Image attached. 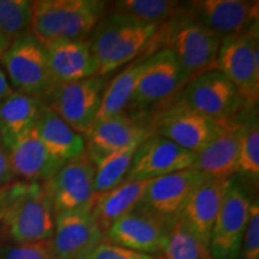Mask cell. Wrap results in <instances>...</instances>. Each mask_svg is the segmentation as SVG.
<instances>
[{"mask_svg": "<svg viewBox=\"0 0 259 259\" xmlns=\"http://www.w3.org/2000/svg\"><path fill=\"white\" fill-rule=\"evenodd\" d=\"M160 259H161V258H160Z\"/></svg>", "mask_w": 259, "mask_h": 259, "instance_id": "b9f144b4", "label": "cell"}, {"mask_svg": "<svg viewBox=\"0 0 259 259\" xmlns=\"http://www.w3.org/2000/svg\"><path fill=\"white\" fill-rule=\"evenodd\" d=\"M8 153L14 177L23 178L24 181L46 183L63 166L48 154L36 126L19 137Z\"/></svg>", "mask_w": 259, "mask_h": 259, "instance_id": "44dd1931", "label": "cell"}, {"mask_svg": "<svg viewBox=\"0 0 259 259\" xmlns=\"http://www.w3.org/2000/svg\"><path fill=\"white\" fill-rule=\"evenodd\" d=\"M205 259H212V258H211V257H210V255H209V257H206Z\"/></svg>", "mask_w": 259, "mask_h": 259, "instance_id": "ab89813d", "label": "cell"}, {"mask_svg": "<svg viewBox=\"0 0 259 259\" xmlns=\"http://www.w3.org/2000/svg\"><path fill=\"white\" fill-rule=\"evenodd\" d=\"M245 111V109H244ZM244 111L225 122L221 132L196 154L193 167L206 178L228 180L238 171L239 142Z\"/></svg>", "mask_w": 259, "mask_h": 259, "instance_id": "d6986e66", "label": "cell"}, {"mask_svg": "<svg viewBox=\"0 0 259 259\" xmlns=\"http://www.w3.org/2000/svg\"><path fill=\"white\" fill-rule=\"evenodd\" d=\"M0 144H2V141H0Z\"/></svg>", "mask_w": 259, "mask_h": 259, "instance_id": "60d3db41", "label": "cell"}, {"mask_svg": "<svg viewBox=\"0 0 259 259\" xmlns=\"http://www.w3.org/2000/svg\"><path fill=\"white\" fill-rule=\"evenodd\" d=\"M37 134L48 154L64 164L85 151V138L44 105L36 122Z\"/></svg>", "mask_w": 259, "mask_h": 259, "instance_id": "cb8c5ba5", "label": "cell"}, {"mask_svg": "<svg viewBox=\"0 0 259 259\" xmlns=\"http://www.w3.org/2000/svg\"><path fill=\"white\" fill-rule=\"evenodd\" d=\"M170 221L160 218L141 203L107 229L109 242L141 254L162 253Z\"/></svg>", "mask_w": 259, "mask_h": 259, "instance_id": "4fadbf2b", "label": "cell"}, {"mask_svg": "<svg viewBox=\"0 0 259 259\" xmlns=\"http://www.w3.org/2000/svg\"><path fill=\"white\" fill-rule=\"evenodd\" d=\"M106 88L107 80L101 76L56 83L42 102L74 131L84 136L96 120Z\"/></svg>", "mask_w": 259, "mask_h": 259, "instance_id": "ba28073f", "label": "cell"}, {"mask_svg": "<svg viewBox=\"0 0 259 259\" xmlns=\"http://www.w3.org/2000/svg\"><path fill=\"white\" fill-rule=\"evenodd\" d=\"M187 8L197 21L221 38L239 35L258 24L259 3L247 0H196Z\"/></svg>", "mask_w": 259, "mask_h": 259, "instance_id": "2e32d148", "label": "cell"}, {"mask_svg": "<svg viewBox=\"0 0 259 259\" xmlns=\"http://www.w3.org/2000/svg\"><path fill=\"white\" fill-rule=\"evenodd\" d=\"M196 155L173 142L151 135L136 150L126 179L153 180L176 171L192 168Z\"/></svg>", "mask_w": 259, "mask_h": 259, "instance_id": "9a60e30c", "label": "cell"}, {"mask_svg": "<svg viewBox=\"0 0 259 259\" xmlns=\"http://www.w3.org/2000/svg\"><path fill=\"white\" fill-rule=\"evenodd\" d=\"M56 83L76 82L97 76V64L87 40L59 41L45 47Z\"/></svg>", "mask_w": 259, "mask_h": 259, "instance_id": "7402d4cb", "label": "cell"}, {"mask_svg": "<svg viewBox=\"0 0 259 259\" xmlns=\"http://www.w3.org/2000/svg\"><path fill=\"white\" fill-rule=\"evenodd\" d=\"M3 223L16 244L50 240L56 226V212L44 184L12 181Z\"/></svg>", "mask_w": 259, "mask_h": 259, "instance_id": "277c9868", "label": "cell"}, {"mask_svg": "<svg viewBox=\"0 0 259 259\" xmlns=\"http://www.w3.org/2000/svg\"><path fill=\"white\" fill-rule=\"evenodd\" d=\"M209 250L191 231L183 219L171 223L161 259H205Z\"/></svg>", "mask_w": 259, "mask_h": 259, "instance_id": "f1b7e54d", "label": "cell"}, {"mask_svg": "<svg viewBox=\"0 0 259 259\" xmlns=\"http://www.w3.org/2000/svg\"><path fill=\"white\" fill-rule=\"evenodd\" d=\"M255 24L247 31L222 38L218 71L234 84L248 106L259 99V30Z\"/></svg>", "mask_w": 259, "mask_h": 259, "instance_id": "9c48e42d", "label": "cell"}, {"mask_svg": "<svg viewBox=\"0 0 259 259\" xmlns=\"http://www.w3.org/2000/svg\"><path fill=\"white\" fill-rule=\"evenodd\" d=\"M258 181L259 177V121L254 106L244 111L239 142L238 171Z\"/></svg>", "mask_w": 259, "mask_h": 259, "instance_id": "83f0119b", "label": "cell"}, {"mask_svg": "<svg viewBox=\"0 0 259 259\" xmlns=\"http://www.w3.org/2000/svg\"><path fill=\"white\" fill-rule=\"evenodd\" d=\"M187 83L189 78L173 52L157 51L149 58L127 108L136 113L158 109L176 99Z\"/></svg>", "mask_w": 259, "mask_h": 259, "instance_id": "52a82bcc", "label": "cell"}, {"mask_svg": "<svg viewBox=\"0 0 259 259\" xmlns=\"http://www.w3.org/2000/svg\"><path fill=\"white\" fill-rule=\"evenodd\" d=\"M228 180L205 178L191 193L180 218L209 250L210 235L221 208Z\"/></svg>", "mask_w": 259, "mask_h": 259, "instance_id": "ffe728a7", "label": "cell"}, {"mask_svg": "<svg viewBox=\"0 0 259 259\" xmlns=\"http://www.w3.org/2000/svg\"><path fill=\"white\" fill-rule=\"evenodd\" d=\"M107 12L108 3L101 0H37L32 2L30 32L45 47L87 40Z\"/></svg>", "mask_w": 259, "mask_h": 259, "instance_id": "3957f363", "label": "cell"}, {"mask_svg": "<svg viewBox=\"0 0 259 259\" xmlns=\"http://www.w3.org/2000/svg\"><path fill=\"white\" fill-rule=\"evenodd\" d=\"M202 171L189 168L149 181L141 204L167 221L180 218L194 189L205 179Z\"/></svg>", "mask_w": 259, "mask_h": 259, "instance_id": "e0dca14e", "label": "cell"}, {"mask_svg": "<svg viewBox=\"0 0 259 259\" xmlns=\"http://www.w3.org/2000/svg\"><path fill=\"white\" fill-rule=\"evenodd\" d=\"M32 2L0 0V32L9 44L30 31Z\"/></svg>", "mask_w": 259, "mask_h": 259, "instance_id": "4dcf8cb0", "label": "cell"}, {"mask_svg": "<svg viewBox=\"0 0 259 259\" xmlns=\"http://www.w3.org/2000/svg\"><path fill=\"white\" fill-rule=\"evenodd\" d=\"M223 125L189 108L177 96L154 113L148 130L196 155L221 132Z\"/></svg>", "mask_w": 259, "mask_h": 259, "instance_id": "8992f818", "label": "cell"}, {"mask_svg": "<svg viewBox=\"0 0 259 259\" xmlns=\"http://www.w3.org/2000/svg\"><path fill=\"white\" fill-rule=\"evenodd\" d=\"M239 258L259 259V205L257 199L251 203Z\"/></svg>", "mask_w": 259, "mask_h": 259, "instance_id": "1f68e13d", "label": "cell"}, {"mask_svg": "<svg viewBox=\"0 0 259 259\" xmlns=\"http://www.w3.org/2000/svg\"><path fill=\"white\" fill-rule=\"evenodd\" d=\"M0 259H53L50 240L17 244L0 250Z\"/></svg>", "mask_w": 259, "mask_h": 259, "instance_id": "d6a6232c", "label": "cell"}, {"mask_svg": "<svg viewBox=\"0 0 259 259\" xmlns=\"http://www.w3.org/2000/svg\"><path fill=\"white\" fill-rule=\"evenodd\" d=\"M221 38L197 21L189 8L167 23L158 27L149 44L147 54L170 50L185 71L189 82L200 74L218 71V56Z\"/></svg>", "mask_w": 259, "mask_h": 259, "instance_id": "6da1fadb", "label": "cell"}, {"mask_svg": "<svg viewBox=\"0 0 259 259\" xmlns=\"http://www.w3.org/2000/svg\"><path fill=\"white\" fill-rule=\"evenodd\" d=\"M12 93V88L10 85L8 78H6V74L0 67V101L4 100L6 96H9Z\"/></svg>", "mask_w": 259, "mask_h": 259, "instance_id": "8d00e7d4", "label": "cell"}, {"mask_svg": "<svg viewBox=\"0 0 259 259\" xmlns=\"http://www.w3.org/2000/svg\"><path fill=\"white\" fill-rule=\"evenodd\" d=\"M103 238L92 210L58 213L50 239L53 259H84Z\"/></svg>", "mask_w": 259, "mask_h": 259, "instance_id": "5bb4252c", "label": "cell"}, {"mask_svg": "<svg viewBox=\"0 0 259 259\" xmlns=\"http://www.w3.org/2000/svg\"><path fill=\"white\" fill-rule=\"evenodd\" d=\"M14 173L9 161V153L3 144H0V187H4L12 183Z\"/></svg>", "mask_w": 259, "mask_h": 259, "instance_id": "e575fe53", "label": "cell"}, {"mask_svg": "<svg viewBox=\"0 0 259 259\" xmlns=\"http://www.w3.org/2000/svg\"><path fill=\"white\" fill-rule=\"evenodd\" d=\"M139 145H134L125 150L109 154L107 156L93 161L95 164L96 193L106 192V191L118 186L126 179L135 153Z\"/></svg>", "mask_w": 259, "mask_h": 259, "instance_id": "f546056e", "label": "cell"}, {"mask_svg": "<svg viewBox=\"0 0 259 259\" xmlns=\"http://www.w3.org/2000/svg\"><path fill=\"white\" fill-rule=\"evenodd\" d=\"M185 8L186 4L174 0H118L108 3V11L158 27L177 17Z\"/></svg>", "mask_w": 259, "mask_h": 259, "instance_id": "4316f807", "label": "cell"}, {"mask_svg": "<svg viewBox=\"0 0 259 259\" xmlns=\"http://www.w3.org/2000/svg\"><path fill=\"white\" fill-rule=\"evenodd\" d=\"M56 215L92 210L96 198L95 164L84 151L78 157L64 163L44 184Z\"/></svg>", "mask_w": 259, "mask_h": 259, "instance_id": "8fae6325", "label": "cell"}, {"mask_svg": "<svg viewBox=\"0 0 259 259\" xmlns=\"http://www.w3.org/2000/svg\"><path fill=\"white\" fill-rule=\"evenodd\" d=\"M151 136L141 122L128 113L96 119L85 138V151L92 161L142 144Z\"/></svg>", "mask_w": 259, "mask_h": 259, "instance_id": "ac0fdd59", "label": "cell"}, {"mask_svg": "<svg viewBox=\"0 0 259 259\" xmlns=\"http://www.w3.org/2000/svg\"><path fill=\"white\" fill-rule=\"evenodd\" d=\"M149 54H142L137 59L131 61L120 73L116 74L103 93L101 107L96 119L107 118L115 114L125 113L134 95L136 84L147 66Z\"/></svg>", "mask_w": 259, "mask_h": 259, "instance_id": "484cf974", "label": "cell"}, {"mask_svg": "<svg viewBox=\"0 0 259 259\" xmlns=\"http://www.w3.org/2000/svg\"><path fill=\"white\" fill-rule=\"evenodd\" d=\"M142 254L127 248L102 241L84 259H141Z\"/></svg>", "mask_w": 259, "mask_h": 259, "instance_id": "836d02e7", "label": "cell"}, {"mask_svg": "<svg viewBox=\"0 0 259 259\" xmlns=\"http://www.w3.org/2000/svg\"><path fill=\"white\" fill-rule=\"evenodd\" d=\"M158 25L108 11L90 32L88 41L97 64V76L105 77L147 54Z\"/></svg>", "mask_w": 259, "mask_h": 259, "instance_id": "7a4b0ae2", "label": "cell"}, {"mask_svg": "<svg viewBox=\"0 0 259 259\" xmlns=\"http://www.w3.org/2000/svg\"><path fill=\"white\" fill-rule=\"evenodd\" d=\"M44 102L40 99L17 92L0 101V141L6 150L36 126Z\"/></svg>", "mask_w": 259, "mask_h": 259, "instance_id": "603a6c76", "label": "cell"}, {"mask_svg": "<svg viewBox=\"0 0 259 259\" xmlns=\"http://www.w3.org/2000/svg\"><path fill=\"white\" fill-rule=\"evenodd\" d=\"M149 181L125 179L118 186L96 194L92 213L103 233L122 216L132 211L143 198Z\"/></svg>", "mask_w": 259, "mask_h": 259, "instance_id": "d4e9b609", "label": "cell"}, {"mask_svg": "<svg viewBox=\"0 0 259 259\" xmlns=\"http://www.w3.org/2000/svg\"><path fill=\"white\" fill-rule=\"evenodd\" d=\"M178 97L189 108L218 122L232 120L248 106L234 84L219 71L191 79Z\"/></svg>", "mask_w": 259, "mask_h": 259, "instance_id": "30bf717a", "label": "cell"}, {"mask_svg": "<svg viewBox=\"0 0 259 259\" xmlns=\"http://www.w3.org/2000/svg\"><path fill=\"white\" fill-rule=\"evenodd\" d=\"M10 184L4 187H0V222H3V220H4L6 210H8L9 206Z\"/></svg>", "mask_w": 259, "mask_h": 259, "instance_id": "d590c367", "label": "cell"}, {"mask_svg": "<svg viewBox=\"0 0 259 259\" xmlns=\"http://www.w3.org/2000/svg\"><path fill=\"white\" fill-rule=\"evenodd\" d=\"M0 63L4 66L10 85L17 93L44 101L56 84L48 66L46 48L30 31L10 44Z\"/></svg>", "mask_w": 259, "mask_h": 259, "instance_id": "5b68a950", "label": "cell"}, {"mask_svg": "<svg viewBox=\"0 0 259 259\" xmlns=\"http://www.w3.org/2000/svg\"><path fill=\"white\" fill-rule=\"evenodd\" d=\"M141 259H160V257H158V258H156V257H154V255L142 254V257H141Z\"/></svg>", "mask_w": 259, "mask_h": 259, "instance_id": "f35d334b", "label": "cell"}, {"mask_svg": "<svg viewBox=\"0 0 259 259\" xmlns=\"http://www.w3.org/2000/svg\"><path fill=\"white\" fill-rule=\"evenodd\" d=\"M251 203L245 191L229 179L210 235L209 255L212 259H239Z\"/></svg>", "mask_w": 259, "mask_h": 259, "instance_id": "7c38bea8", "label": "cell"}, {"mask_svg": "<svg viewBox=\"0 0 259 259\" xmlns=\"http://www.w3.org/2000/svg\"><path fill=\"white\" fill-rule=\"evenodd\" d=\"M10 46V44L8 41H6V38L3 36L2 32H0V59H2L3 54H4V52L6 51V48Z\"/></svg>", "mask_w": 259, "mask_h": 259, "instance_id": "74e56055", "label": "cell"}]
</instances>
